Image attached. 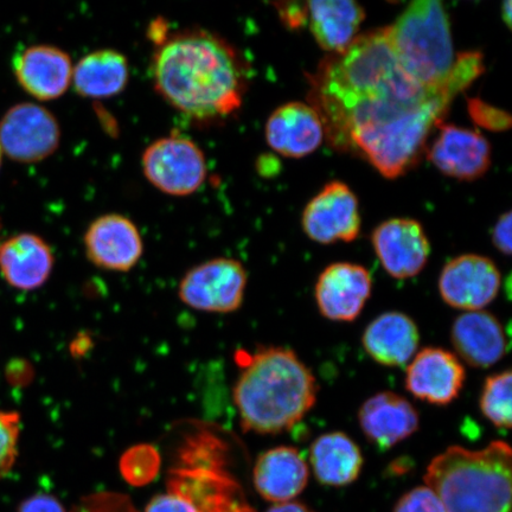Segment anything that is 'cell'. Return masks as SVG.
Listing matches in <instances>:
<instances>
[{
	"label": "cell",
	"instance_id": "15",
	"mask_svg": "<svg viewBox=\"0 0 512 512\" xmlns=\"http://www.w3.org/2000/svg\"><path fill=\"white\" fill-rule=\"evenodd\" d=\"M373 291L371 274L361 265L337 262L319 275L315 297L320 313L334 322H354Z\"/></svg>",
	"mask_w": 512,
	"mask_h": 512
},
{
	"label": "cell",
	"instance_id": "26",
	"mask_svg": "<svg viewBox=\"0 0 512 512\" xmlns=\"http://www.w3.org/2000/svg\"><path fill=\"white\" fill-rule=\"evenodd\" d=\"M310 464L320 484L345 486L360 477L363 456L360 447L349 435L331 432L313 441Z\"/></svg>",
	"mask_w": 512,
	"mask_h": 512
},
{
	"label": "cell",
	"instance_id": "35",
	"mask_svg": "<svg viewBox=\"0 0 512 512\" xmlns=\"http://www.w3.org/2000/svg\"><path fill=\"white\" fill-rule=\"evenodd\" d=\"M17 512H67L63 504L53 495L38 494L32 495L19 505Z\"/></svg>",
	"mask_w": 512,
	"mask_h": 512
},
{
	"label": "cell",
	"instance_id": "34",
	"mask_svg": "<svg viewBox=\"0 0 512 512\" xmlns=\"http://www.w3.org/2000/svg\"><path fill=\"white\" fill-rule=\"evenodd\" d=\"M274 6L288 29H300L307 23V3L287 2L277 3Z\"/></svg>",
	"mask_w": 512,
	"mask_h": 512
},
{
	"label": "cell",
	"instance_id": "9",
	"mask_svg": "<svg viewBox=\"0 0 512 512\" xmlns=\"http://www.w3.org/2000/svg\"><path fill=\"white\" fill-rule=\"evenodd\" d=\"M501 285V272L494 261L486 256L466 254L445 265L438 287L447 305L472 312L482 311L494 302Z\"/></svg>",
	"mask_w": 512,
	"mask_h": 512
},
{
	"label": "cell",
	"instance_id": "30",
	"mask_svg": "<svg viewBox=\"0 0 512 512\" xmlns=\"http://www.w3.org/2000/svg\"><path fill=\"white\" fill-rule=\"evenodd\" d=\"M21 415L0 411V478L8 475L18 457Z\"/></svg>",
	"mask_w": 512,
	"mask_h": 512
},
{
	"label": "cell",
	"instance_id": "13",
	"mask_svg": "<svg viewBox=\"0 0 512 512\" xmlns=\"http://www.w3.org/2000/svg\"><path fill=\"white\" fill-rule=\"evenodd\" d=\"M439 136L427 158L444 175L458 181H476L488 172L492 150L489 140L471 128L440 123Z\"/></svg>",
	"mask_w": 512,
	"mask_h": 512
},
{
	"label": "cell",
	"instance_id": "2",
	"mask_svg": "<svg viewBox=\"0 0 512 512\" xmlns=\"http://www.w3.org/2000/svg\"><path fill=\"white\" fill-rule=\"evenodd\" d=\"M248 66L226 38L204 29H184L156 42L153 87L166 104L197 123L238 112L248 87Z\"/></svg>",
	"mask_w": 512,
	"mask_h": 512
},
{
	"label": "cell",
	"instance_id": "19",
	"mask_svg": "<svg viewBox=\"0 0 512 512\" xmlns=\"http://www.w3.org/2000/svg\"><path fill=\"white\" fill-rule=\"evenodd\" d=\"M358 421L371 444L388 450L419 430L420 416L403 396L382 392L363 403Z\"/></svg>",
	"mask_w": 512,
	"mask_h": 512
},
{
	"label": "cell",
	"instance_id": "29",
	"mask_svg": "<svg viewBox=\"0 0 512 512\" xmlns=\"http://www.w3.org/2000/svg\"><path fill=\"white\" fill-rule=\"evenodd\" d=\"M162 458L155 446L140 444L128 448L120 459V472L133 486L150 484L159 475Z\"/></svg>",
	"mask_w": 512,
	"mask_h": 512
},
{
	"label": "cell",
	"instance_id": "37",
	"mask_svg": "<svg viewBox=\"0 0 512 512\" xmlns=\"http://www.w3.org/2000/svg\"><path fill=\"white\" fill-rule=\"evenodd\" d=\"M266 512H313L306 505L298 502H286L274 504L273 507Z\"/></svg>",
	"mask_w": 512,
	"mask_h": 512
},
{
	"label": "cell",
	"instance_id": "10",
	"mask_svg": "<svg viewBox=\"0 0 512 512\" xmlns=\"http://www.w3.org/2000/svg\"><path fill=\"white\" fill-rule=\"evenodd\" d=\"M302 223L305 234L322 245L354 241L361 230L357 197L347 184L330 182L307 204Z\"/></svg>",
	"mask_w": 512,
	"mask_h": 512
},
{
	"label": "cell",
	"instance_id": "36",
	"mask_svg": "<svg viewBox=\"0 0 512 512\" xmlns=\"http://www.w3.org/2000/svg\"><path fill=\"white\" fill-rule=\"evenodd\" d=\"M511 222L512 216L511 211L503 214L499 217L492 229V243L496 247L497 251L504 255H511Z\"/></svg>",
	"mask_w": 512,
	"mask_h": 512
},
{
	"label": "cell",
	"instance_id": "18",
	"mask_svg": "<svg viewBox=\"0 0 512 512\" xmlns=\"http://www.w3.org/2000/svg\"><path fill=\"white\" fill-rule=\"evenodd\" d=\"M267 144L279 155L303 158L323 143L325 128L319 113L304 102H288L275 110L265 127Z\"/></svg>",
	"mask_w": 512,
	"mask_h": 512
},
{
	"label": "cell",
	"instance_id": "4",
	"mask_svg": "<svg viewBox=\"0 0 512 512\" xmlns=\"http://www.w3.org/2000/svg\"><path fill=\"white\" fill-rule=\"evenodd\" d=\"M512 452L504 441L479 451L451 446L427 467L425 483L446 512H510Z\"/></svg>",
	"mask_w": 512,
	"mask_h": 512
},
{
	"label": "cell",
	"instance_id": "12",
	"mask_svg": "<svg viewBox=\"0 0 512 512\" xmlns=\"http://www.w3.org/2000/svg\"><path fill=\"white\" fill-rule=\"evenodd\" d=\"M371 242L384 270L395 279L416 277L430 259V240L421 224L412 219L381 223L374 230Z\"/></svg>",
	"mask_w": 512,
	"mask_h": 512
},
{
	"label": "cell",
	"instance_id": "31",
	"mask_svg": "<svg viewBox=\"0 0 512 512\" xmlns=\"http://www.w3.org/2000/svg\"><path fill=\"white\" fill-rule=\"evenodd\" d=\"M467 111L473 123L491 132L508 131L512 125L508 112L499 110L478 98L467 99Z\"/></svg>",
	"mask_w": 512,
	"mask_h": 512
},
{
	"label": "cell",
	"instance_id": "33",
	"mask_svg": "<svg viewBox=\"0 0 512 512\" xmlns=\"http://www.w3.org/2000/svg\"><path fill=\"white\" fill-rule=\"evenodd\" d=\"M145 512H200L187 499L174 494V492H166V494L153 497Z\"/></svg>",
	"mask_w": 512,
	"mask_h": 512
},
{
	"label": "cell",
	"instance_id": "16",
	"mask_svg": "<svg viewBox=\"0 0 512 512\" xmlns=\"http://www.w3.org/2000/svg\"><path fill=\"white\" fill-rule=\"evenodd\" d=\"M459 358L441 348H425L409 362L406 388L416 399L445 406L456 400L465 382Z\"/></svg>",
	"mask_w": 512,
	"mask_h": 512
},
{
	"label": "cell",
	"instance_id": "22",
	"mask_svg": "<svg viewBox=\"0 0 512 512\" xmlns=\"http://www.w3.org/2000/svg\"><path fill=\"white\" fill-rule=\"evenodd\" d=\"M53 251L41 236L24 233L0 246V271L10 286L21 291L42 287L54 270Z\"/></svg>",
	"mask_w": 512,
	"mask_h": 512
},
{
	"label": "cell",
	"instance_id": "14",
	"mask_svg": "<svg viewBox=\"0 0 512 512\" xmlns=\"http://www.w3.org/2000/svg\"><path fill=\"white\" fill-rule=\"evenodd\" d=\"M168 489L200 512H254L228 471L177 466L169 473Z\"/></svg>",
	"mask_w": 512,
	"mask_h": 512
},
{
	"label": "cell",
	"instance_id": "5",
	"mask_svg": "<svg viewBox=\"0 0 512 512\" xmlns=\"http://www.w3.org/2000/svg\"><path fill=\"white\" fill-rule=\"evenodd\" d=\"M386 30L395 56L416 82L428 89H448L446 81L457 56L443 3L413 2Z\"/></svg>",
	"mask_w": 512,
	"mask_h": 512
},
{
	"label": "cell",
	"instance_id": "23",
	"mask_svg": "<svg viewBox=\"0 0 512 512\" xmlns=\"http://www.w3.org/2000/svg\"><path fill=\"white\" fill-rule=\"evenodd\" d=\"M420 332L414 320L402 312H386L364 330L362 344L367 354L386 367H401L418 351Z\"/></svg>",
	"mask_w": 512,
	"mask_h": 512
},
{
	"label": "cell",
	"instance_id": "3",
	"mask_svg": "<svg viewBox=\"0 0 512 512\" xmlns=\"http://www.w3.org/2000/svg\"><path fill=\"white\" fill-rule=\"evenodd\" d=\"M317 394L315 376L296 352L270 347L246 356L233 398L243 431L280 434L305 418Z\"/></svg>",
	"mask_w": 512,
	"mask_h": 512
},
{
	"label": "cell",
	"instance_id": "28",
	"mask_svg": "<svg viewBox=\"0 0 512 512\" xmlns=\"http://www.w3.org/2000/svg\"><path fill=\"white\" fill-rule=\"evenodd\" d=\"M511 382L510 370L491 375L486 379L480 395V411L499 430L511 428Z\"/></svg>",
	"mask_w": 512,
	"mask_h": 512
},
{
	"label": "cell",
	"instance_id": "20",
	"mask_svg": "<svg viewBox=\"0 0 512 512\" xmlns=\"http://www.w3.org/2000/svg\"><path fill=\"white\" fill-rule=\"evenodd\" d=\"M309 466L297 448L279 446L261 454L253 470L258 494L275 504L291 502L309 482Z\"/></svg>",
	"mask_w": 512,
	"mask_h": 512
},
{
	"label": "cell",
	"instance_id": "32",
	"mask_svg": "<svg viewBox=\"0 0 512 512\" xmlns=\"http://www.w3.org/2000/svg\"><path fill=\"white\" fill-rule=\"evenodd\" d=\"M394 512H446V510L439 497L424 485L403 495L396 503Z\"/></svg>",
	"mask_w": 512,
	"mask_h": 512
},
{
	"label": "cell",
	"instance_id": "8",
	"mask_svg": "<svg viewBox=\"0 0 512 512\" xmlns=\"http://www.w3.org/2000/svg\"><path fill=\"white\" fill-rule=\"evenodd\" d=\"M61 136L55 115L31 102L11 107L0 120V146L6 156L18 163H38L54 155Z\"/></svg>",
	"mask_w": 512,
	"mask_h": 512
},
{
	"label": "cell",
	"instance_id": "1",
	"mask_svg": "<svg viewBox=\"0 0 512 512\" xmlns=\"http://www.w3.org/2000/svg\"><path fill=\"white\" fill-rule=\"evenodd\" d=\"M312 107L337 149L360 152L386 178L405 175L426 151L454 95L428 89L402 68L386 28L330 54L311 78Z\"/></svg>",
	"mask_w": 512,
	"mask_h": 512
},
{
	"label": "cell",
	"instance_id": "25",
	"mask_svg": "<svg viewBox=\"0 0 512 512\" xmlns=\"http://www.w3.org/2000/svg\"><path fill=\"white\" fill-rule=\"evenodd\" d=\"M130 63L120 51L99 49L83 56L73 69L72 86L86 99H108L125 91Z\"/></svg>",
	"mask_w": 512,
	"mask_h": 512
},
{
	"label": "cell",
	"instance_id": "7",
	"mask_svg": "<svg viewBox=\"0 0 512 512\" xmlns=\"http://www.w3.org/2000/svg\"><path fill=\"white\" fill-rule=\"evenodd\" d=\"M247 283V271L240 261L215 258L184 274L178 286V297L196 311L226 315L242 306Z\"/></svg>",
	"mask_w": 512,
	"mask_h": 512
},
{
	"label": "cell",
	"instance_id": "27",
	"mask_svg": "<svg viewBox=\"0 0 512 512\" xmlns=\"http://www.w3.org/2000/svg\"><path fill=\"white\" fill-rule=\"evenodd\" d=\"M179 466L228 471V447L210 433H196L185 440L178 454Z\"/></svg>",
	"mask_w": 512,
	"mask_h": 512
},
{
	"label": "cell",
	"instance_id": "24",
	"mask_svg": "<svg viewBox=\"0 0 512 512\" xmlns=\"http://www.w3.org/2000/svg\"><path fill=\"white\" fill-rule=\"evenodd\" d=\"M366 11L354 0H313L307 3V24L319 47L342 53L357 37Z\"/></svg>",
	"mask_w": 512,
	"mask_h": 512
},
{
	"label": "cell",
	"instance_id": "21",
	"mask_svg": "<svg viewBox=\"0 0 512 512\" xmlns=\"http://www.w3.org/2000/svg\"><path fill=\"white\" fill-rule=\"evenodd\" d=\"M451 341L457 354L469 366L490 368L507 352V338L501 322L490 312L463 313L454 320Z\"/></svg>",
	"mask_w": 512,
	"mask_h": 512
},
{
	"label": "cell",
	"instance_id": "17",
	"mask_svg": "<svg viewBox=\"0 0 512 512\" xmlns=\"http://www.w3.org/2000/svg\"><path fill=\"white\" fill-rule=\"evenodd\" d=\"M25 92L40 101L60 99L72 87L74 64L66 51L47 44L18 51L12 61Z\"/></svg>",
	"mask_w": 512,
	"mask_h": 512
},
{
	"label": "cell",
	"instance_id": "11",
	"mask_svg": "<svg viewBox=\"0 0 512 512\" xmlns=\"http://www.w3.org/2000/svg\"><path fill=\"white\" fill-rule=\"evenodd\" d=\"M86 256L95 267L125 273L138 265L144 254L143 236L137 224L120 214H106L89 224L83 236Z\"/></svg>",
	"mask_w": 512,
	"mask_h": 512
},
{
	"label": "cell",
	"instance_id": "39",
	"mask_svg": "<svg viewBox=\"0 0 512 512\" xmlns=\"http://www.w3.org/2000/svg\"><path fill=\"white\" fill-rule=\"evenodd\" d=\"M3 150H2V146H0V166H2V159H3Z\"/></svg>",
	"mask_w": 512,
	"mask_h": 512
},
{
	"label": "cell",
	"instance_id": "38",
	"mask_svg": "<svg viewBox=\"0 0 512 512\" xmlns=\"http://www.w3.org/2000/svg\"><path fill=\"white\" fill-rule=\"evenodd\" d=\"M502 18L504 23L507 24L510 29L512 22V8L510 0L502 4Z\"/></svg>",
	"mask_w": 512,
	"mask_h": 512
},
{
	"label": "cell",
	"instance_id": "6",
	"mask_svg": "<svg viewBox=\"0 0 512 512\" xmlns=\"http://www.w3.org/2000/svg\"><path fill=\"white\" fill-rule=\"evenodd\" d=\"M143 174L163 194L185 197L195 194L206 183V155L194 140L171 134L146 147L142 157Z\"/></svg>",
	"mask_w": 512,
	"mask_h": 512
}]
</instances>
